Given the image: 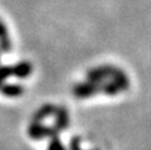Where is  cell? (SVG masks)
<instances>
[{
    "label": "cell",
    "mask_w": 151,
    "mask_h": 150,
    "mask_svg": "<svg viewBox=\"0 0 151 150\" xmlns=\"http://www.w3.org/2000/svg\"><path fill=\"white\" fill-rule=\"evenodd\" d=\"M49 150H64V148L61 146V144H60V141L57 140V138H55V140L50 142V145H49Z\"/></svg>",
    "instance_id": "3"
},
{
    "label": "cell",
    "mask_w": 151,
    "mask_h": 150,
    "mask_svg": "<svg viewBox=\"0 0 151 150\" xmlns=\"http://www.w3.org/2000/svg\"><path fill=\"white\" fill-rule=\"evenodd\" d=\"M72 149L73 150H80V148H78V141H73V142H72Z\"/></svg>",
    "instance_id": "4"
},
{
    "label": "cell",
    "mask_w": 151,
    "mask_h": 150,
    "mask_svg": "<svg viewBox=\"0 0 151 150\" xmlns=\"http://www.w3.org/2000/svg\"><path fill=\"white\" fill-rule=\"evenodd\" d=\"M0 90L4 94H7L8 97H17L23 93V88L16 87V85H3V87H0Z\"/></svg>",
    "instance_id": "1"
},
{
    "label": "cell",
    "mask_w": 151,
    "mask_h": 150,
    "mask_svg": "<svg viewBox=\"0 0 151 150\" xmlns=\"http://www.w3.org/2000/svg\"><path fill=\"white\" fill-rule=\"evenodd\" d=\"M0 45L4 50H8L11 47V43H9V37H8L7 33V29H5L4 24L0 21Z\"/></svg>",
    "instance_id": "2"
}]
</instances>
